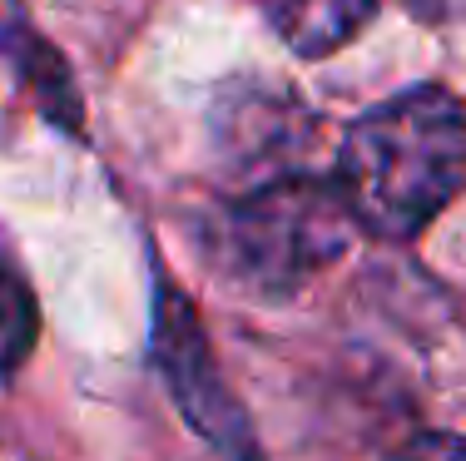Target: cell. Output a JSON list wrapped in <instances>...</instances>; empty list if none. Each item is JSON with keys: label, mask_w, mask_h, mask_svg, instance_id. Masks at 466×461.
<instances>
[{"label": "cell", "mask_w": 466, "mask_h": 461, "mask_svg": "<svg viewBox=\"0 0 466 461\" xmlns=\"http://www.w3.org/2000/svg\"><path fill=\"white\" fill-rule=\"evenodd\" d=\"M35 347V298H30L25 278L0 263V377L20 367Z\"/></svg>", "instance_id": "4"}, {"label": "cell", "mask_w": 466, "mask_h": 461, "mask_svg": "<svg viewBox=\"0 0 466 461\" xmlns=\"http://www.w3.org/2000/svg\"><path fill=\"white\" fill-rule=\"evenodd\" d=\"M412 15L421 20H437V25H447V20H466V0H402Z\"/></svg>", "instance_id": "5"}, {"label": "cell", "mask_w": 466, "mask_h": 461, "mask_svg": "<svg viewBox=\"0 0 466 461\" xmlns=\"http://www.w3.org/2000/svg\"><path fill=\"white\" fill-rule=\"evenodd\" d=\"M466 189V105L412 85L372 105L338 154V194L377 238H417Z\"/></svg>", "instance_id": "1"}, {"label": "cell", "mask_w": 466, "mask_h": 461, "mask_svg": "<svg viewBox=\"0 0 466 461\" xmlns=\"http://www.w3.org/2000/svg\"><path fill=\"white\" fill-rule=\"evenodd\" d=\"M352 208L338 184L273 179L243 194L218 224V258L243 288L293 293L348 254Z\"/></svg>", "instance_id": "2"}, {"label": "cell", "mask_w": 466, "mask_h": 461, "mask_svg": "<svg viewBox=\"0 0 466 461\" xmlns=\"http://www.w3.org/2000/svg\"><path fill=\"white\" fill-rule=\"evenodd\" d=\"M279 40L303 60L342 50L377 15V0H263Z\"/></svg>", "instance_id": "3"}]
</instances>
